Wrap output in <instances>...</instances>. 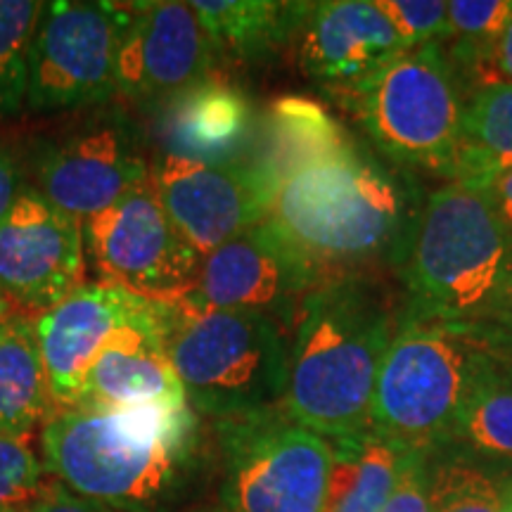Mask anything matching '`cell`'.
Masks as SVG:
<instances>
[{
  "instance_id": "1",
  "label": "cell",
  "mask_w": 512,
  "mask_h": 512,
  "mask_svg": "<svg viewBox=\"0 0 512 512\" xmlns=\"http://www.w3.org/2000/svg\"><path fill=\"white\" fill-rule=\"evenodd\" d=\"M41 453L57 482L117 512H183L216 458L190 406L55 408L43 422Z\"/></svg>"
},
{
  "instance_id": "2",
  "label": "cell",
  "mask_w": 512,
  "mask_h": 512,
  "mask_svg": "<svg viewBox=\"0 0 512 512\" xmlns=\"http://www.w3.org/2000/svg\"><path fill=\"white\" fill-rule=\"evenodd\" d=\"M399 311L370 275H335L292 325L283 411L328 441L370 430V406Z\"/></svg>"
},
{
  "instance_id": "3",
  "label": "cell",
  "mask_w": 512,
  "mask_h": 512,
  "mask_svg": "<svg viewBox=\"0 0 512 512\" xmlns=\"http://www.w3.org/2000/svg\"><path fill=\"white\" fill-rule=\"evenodd\" d=\"M422 200L411 171L356 143L287 176L271 219L328 278L366 275L370 266L399 264Z\"/></svg>"
},
{
  "instance_id": "4",
  "label": "cell",
  "mask_w": 512,
  "mask_h": 512,
  "mask_svg": "<svg viewBox=\"0 0 512 512\" xmlns=\"http://www.w3.org/2000/svg\"><path fill=\"white\" fill-rule=\"evenodd\" d=\"M394 271L403 316L484 325L512 285V230L482 188L448 181L425 195Z\"/></svg>"
},
{
  "instance_id": "5",
  "label": "cell",
  "mask_w": 512,
  "mask_h": 512,
  "mask_svg": "<svg viewBox=\"0 0 512 512\" xmlns=\"http://www.w3.org/2000/svg\"><path fill=\"white\" fill-rule=\"evenodd\" d=\"M252 311H197L174 299L166 354L200 418L230 420L283 403L290 339Z\"/></svg>"
},
{
  "instance_id": "6",
  "label": "cell",
  "mask_w": 512,
  "mask_h": 512,
  "mask_svg": "<svg viewBox=\"0 0 512 512\" xmlns=\"http://www.w3.org/2000/svg\"><path fill=\"white\" fill-rule=\"evenodd\" d=\"M489 349L472 325L399 311L377 373L370 430L406 448L444 444Z\"/></svg>"
},
{
  "instance_id": "7",
  "label": "cell",
  "mask_w": 512,
  "mask_h": 512,
  "mask_svg": "<svg viewBox=\"0 0 512 512\" xmlns=\"http://www.w3.org/2000/svg\"><path fill=\"white\" fill-rule=\"evenodd\" d=\"M344 107L389 164L448 181L456 174L465 91L444 43L406 50Z\"/></svg>"
},
{
  "instance_id": "8",
  "label": "cell",
  "mask_w": 512,
  "mask_h": 512,
  "mask_svg": "<svg viewBox=\"0 0 512 512\" xmlns=\"http://www.w3.org/2000/svg\"><path fill=\"white\" fill-rule=\"evenodd\" d=\"M219 501L233 512H325L335 451L283 406L216 420Z\"/></svg>"
},
{
  "instance_id": "9",
  "label": "cell",
  "mask_w": 512,
  "mask_h": 512,
  "mask_svg": "<svg viewBox=\"0 0 512 512\" xmlns=\"http://www.w3.org/2000/svg\"><path fill=\"white\" fill-rule=\"evenodd\" d=\"M131 15L133 3H43L29 50V110H79L117 98L119 50Z\"/></svg>"
},
{
  "instance_id": "10",
  "label": "cell",
  "mask_w": 512,
  "mask_h": 512,
  "mask_svg": "<svg viewBox=\"0 0 512 512\" xmlns=\"http://www.w3.org/2000/svg\"><path fill=\"white\" fill-rule=\"evenodd\" d=\"M31 174V188L79 221H88L145 183L152 164L136 121L121 107L100 105L38 140Z\"/></svg>"
},
{
  "instance_id": "11",
  "label": "cell",
  "mask_w": 512,
  "mask_h": 512,
  "mask_svg": "<svg viewBox=\"0 0 512 512\" xmlns=\"http://www.w3.org/2000/svg\"><path fill=\"white\" fill-rule=\"evenodd\" d=\"M323 280V268L266 219L202 256L195 283L178 299L197 311L264 313L292 330L306 294Z\"/></svg>"
},
{
  "instance_id": "12",
  "label": "cell",
  "mask_w": 512,
  "mask_h": 512,
  "mask_svg": "<svg viewBox=\"0 0 512 512\" xmlns=\"http://www.w3.org/2000/svg\"><path fill=\"white\" fill-rule=\"evenodd\" d=\"M83 245L105 283L150 299L183 297L202 266V254L166 214L152 176L83 221Z\"/></svg>"
},
{
  "instance_id": "13",
  "label": "cell",
  "mask_w": 512,
  "mask_h": 512,
  "mask_svg": "<svg viewBox=\"0 0 512 512\" xmlns=\"http://www.w3.org/2000/svg\"><path fill=\"white\" fill-rule=\"evenodd\" d=\"M152 181L166 214L202 256L271 219L278 183L256 162L204 164L162 155Z\"/></svg>"
},
{
  "instance_id": "14",
  "label": "cell",
  "mask_w": 512,
  "mask_h": 512,
  "mask_svg": "<svg viewBox=\"0 0 512 512\" xmlns=\"http://www.w3.org/2000/svg\"><path fill=\"white\" fill-rule=\"evenodd\" d=\"M83 273V221L27 183L0 221V292L22 316L43 313L81 287Z\"/></svg>"
},
{
  "instance_id": "15",
  "label": "cell",
  "mask_w": 512,
  "mask_h": 512,
  "mask_svg": "<svg viewBox=\"0 0 512 512\" xmlns=\"http://www.w3.org/2000/svg\"><path fill=\"white\" fill-rule=\"evenodd\" d=\"M219 53L190 3H133L119 50L117 95L136 105L162 107L216 74Z\"/></svg>"
},
{
  "instance_id": "16",
  "label": "cell",
  "mask_w": 512,
  "mask_h": 512,
  "mask_svg": "<svg viewBox=\"0 0 512 512\" xmlns=\"http://www.w3.org/2000/svg\"><path fill=\"white\" fill-rule=\"evenodd\" d=\"M159 304L162 299L98 280L83 283L53 309L38 313L34 330L55 406L74 408L100 349L121 328L157 313Z\"/></svg>"
},
{
  "instance_id": "17",
  "label": "cell",
  "mask_w": 512,
  "mask_h": 512,
  "mask_svg": "<svg viewBox=\"0 0 512 512\" xmlns=\"http://www.w3.org/2000/svg\"><path fill=\"white\" fill-rule=\"evenodd\" d=\"M406 50L375 0L311 3L297 34L302 72L342 105Z\"/></svg>"
},
{
  "instance_id": "18",
  "label": "cell",
  "mask_w": 512,
  "mask_h": 512,
  "mask_svg": "<svg viewBox=\"0 0 512 512\" xmlns=\"http://www.w3.org/2000/svg\"><path fill=\"white\" fill-rule=\"evenodd\" d=\"M171 318L174 299H162L150 318L121 328L95 356L74 408L126 413L190 406L181 377L166 354L164 337Z\"/></svg>"
},
{
  "instance_id": "19",
  "label": "cell",
  "mask_w": 512,
  "mask_h": 512,
  "mask_svg": "<svg viewBox=\"0 0 512 512\" xmlns=\"http://www.w3.org/2000/svg\"><path fill=\"white\" fill-rule=\"evenodd\" d=\"M157 110L162 155L204 164L254 162L247 159L256 143L252 102L226 76L211 74Z\"/></svg>"
},
{
  "instance_id": "20",
  "label": "cell",
  "mask_w": 512,
  "mask_h": 512,
  "mask_svg": "<svg viewBox=\"0 0 512 512\" xmlns=\"http://www.w3.org/2000/svg\"><path fill=\"white\" fill-rule=\"evenodd\" d=\"M216 53L242 64L273 60L297 41L311 3L297 0H195L190 3Z\"/></svg>"
},
{
  "instance_id": "21",
  "label": "cell",
  "mask_w": 512,
  "mask_h": 512,
  "mask_svg": "<svg viewBox=\"0 0 512 512\" xmlns=\"http://www.w3.org/2000/svg\"><path fill=\"white\" fill-rule=\"evenodd\" d=\"M261 155L254 159L275 183L304 166L351 150L356 140L323 105L302 95H285L268 107L261 128Z\"/></svg>"
},
{
  "instance_id": "22",
  "label": "cell",
  "mask_w": 512,
  "mask_h": 512,
  "mask_svg": "<svg viewBox=\"0 0 512 512\" xmlns=\"http://www.w3.org/2000/svg\"><path fill=\"white\" fill-rule=\"evenodd\" d=\"M53 411L34 320L12 313L0 323V437L27 439Z\"/></svg>"
},
{
  "instance_id": "23",
  "label": "cell",
  "mask_w": 512,
  "mask_h": 512,
  "mask_svg": "<svg viewBox=\"0 0 512 512\" xmlns=\"http://www.w3.org/2000/svg\"><path fill=\"white\" fill-rule=\"evenodd\" d=\"M444 444L512 463V354L508 351L489 349Z\"/></svg>"
},
{
  "instance_id": "24",
  "label": "cell",
  "mask_w": 512,
  "mask_h": 512,
  "mask_svg": "<svg viewBox=\"0 0 512 512\" xmlns=\"http://www.w3.org/2000/svg\"><path fill=\"white\" fill-rule=\"evenodd\" d=\"M510 501L512 463L456 444L430 448L432 512H508Z\"/></svg>"
},
{
  "instance_id": "25",
  "label": "cell",
  "mask_w": 512,
  "mask_h": 512,
  "mask_svg": "<svg viewBox=\"0 0 512 512\" xmlns=\"http://www.w3.org/2000/svg\"><path fill=\"white\" fill-rule=\"evenodd\" d=\"M512 169V83H484L465 93L463 143L451 181L482 188Z\"/></svg>"
},
{
  "instance_id": "26",
  "label": "cell",
  "mask_w": 512,
  "mask_h": 512,
  "mask_svg": "<svg viewBox=\"0 0 512 512\" xmlns=\"http://www.w3.org/2000/svg\"><path fill=\"white\" fill-rule=\"evenodd\" d=\"M330 444L335 472L325 512H382L406 446L373 430Z\"/></svg>"
},
{
  "instance_id": "27",
  "label": "cell",
  "mask_w": 512,
  "mask_h": 512,
  "mask_svg": "<svg viewBox=\"0 0 512 512\" xmlns=\"http://www.w3.org/2000/svg\"><path fill=\"white\" fill-rule=\"evenodd\" d=\"M41 10L34 0H0V119L27 105L29 50Z\"/></svg>"
},
{
  "instance_id": "28",
  "label": "cell",
  "mask_w": 512,
  "mask_h": 512,
  "mask_svg": "<svg viewBox=\"0 0 512 512\" xmlns=\"http://www.w3.org/2000/svg\"><path fill=\"white\" fill-rule=\"evenodd\" d=\"M46 486V467L27 439L0 437V512H31Z\"/></svg>"
},
{
  "instance_id": "29",
  "label": "cell",
  "mask_w": 512,
  "mask_h": 512,
  "mask_svg": "<svg viewBox=\"0 0 512 512\" xmlns=\"http://www.w3.org/2000/svg\"><path fill=\"white\" fill-rule=\"evenodd\" d=\"M380 8L408 50L446 41L448 3L444 0H380Z\"/></svg>"
},
{
  "instance_id": "30",
  "label": "cell",
  "mask_w": 512,
  "mask_h": 512,
  "mask_svg": "<svg viewBox=\"0 0 512 512\" xmlns=\"http://www.w3.org/2000/svg\"><path fill=\"white\" fill-rule=\"evenodd\" d=\"M382 512H432L430 448H406Z\"/></svg>"
},
{
  "instance_id": "31",
  "label": "cell",
  "mask_w": 512,
  "mask_h": 512,
  "mask_svg": "<svg viewBox=\"0 0 512 512\" xmlns=\"http://www.w3.org/2000/svg\"><path fill=\"white\" fill-rule=\"evenodd\" d=\"M31 512H117L107 505H100L95 501H88L74 491H69L67 486L57 482V479H46L41 496Z\"/></svg>"
},
{
  "instance_id": "32",
  "label": "cell",
  "mask_w": 512,
  "mask_h": 512,
  "mask_svg": "<svg viewBox=\"0 0 512 512\" xmlns=\"http://www.w3.org/2000/svg\"><path fill=\"white\" fill-rule=\"evenodd\" d=\"M24 188H27V181H24L22 162L15 150L0 138V221L5 219Z\"/></svg>"
},
{
  "instance_id": "33",
  "label": "cell",
  "mask_w": 512,
  "mask_h": 512,
  "mask_svg": "<svg viewBox=\"0 0 512 512\" xmlns=\"http://www.w3.org/2000/svg\"><path fill=\"white\" fill-rule=\"evenodd\" d=\"M486 344L512 354V285L505 292L501 306L484 325H472Z\"/></svg>"
},
{
  "instance_id": "34",
  "label": "cell",
  "mask_w": 512,
  "mask_h": 512,
  "mask_svg": "<svg viewBox=\"0 0 512 512\" xmlns=\"http://www.w3.org/2000/svg\"><path fill=\"white\" fill-rule=\"evenodd\" d=\"M482 190L489 195V200L494 202L501 219L508 223V228L512 230V169L491 178L489 183L482 185Z\"/></svg>"
},
{
  "instance_id": "35",
  "label": "cell",
  "mask_w": 512,
  "mask_h": 512,
  "mask_svg": "<svg viewBox=\"0 0 512 512\" xmlns=\"http://www.w3.org/2000/svg\"><path fill=\"white\" fill-rule=\"evenodd\" d=\"M491 67H494L496 81L512 83V15L505 22L501 36H498L494 55H491Z\"/></svg>"
},
{
  "instance_id": "36",
  "label": "cell",
  "mask_w": 512,
  "mask_h": 512,
  "mask_svg": "<svg viewBox=\"0 0 512 512\" xmlns=\"http://www.w3.org/2000/svg\"><path fill=\"white\" fill-rule=\"evenodd\" d=\"M183 512H233V510L226 508L221 501H214V503H197L192 505V508H185Z\"/></svg>"
},
{
  "instance_id": "37",
  "label": "cell",
  "mask_w": 512,
  "mask_h": 512,
  "mask_svg": "<svg viewBox=\"0 0 512 512\" xmlns=\"http://www.w3.org/2000/svg\"><path fill=\"white\" fill-rule=\"evenodd\" d=\"M12 313H15V306H12L8 302V297H5V294L0 292V323H3V320H8Z\"/></svg>"
},
{
  "instance_id": "38",
  "label": "cell",
  "mask_w": 512,
  "mask_h": 512,
  "mask_svg": "<svg viewBox=\"0 0 512 512\" xmlns=\"http://www.w3.org/2000/svg\"><path fill=\"white\" fill-rule=\"evenodd\" d=\"M508 512H512V501H510V508H508Z\"/></svg>"
}]
</instances>
